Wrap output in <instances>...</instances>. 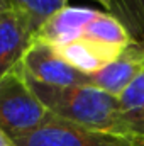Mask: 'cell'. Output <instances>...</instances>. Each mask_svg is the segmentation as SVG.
Masks as SVG:
<instances>
[{
  "label": "cell",
  "mask_w": 144,
  "mask_h": 146,
  "mask_svg": "<svg viewBox=\"0 0 144 146\" xmlns=\"http://www.w3.org/2000/svg\"><path fill=\"white\" fill-rule=\"evenodd\" d=\"M27 82L49 114L90 129L124 136L117 97L95 87H51L29 78Z\"/></svg>",
  "instance_id": "cell-1"
},
{
  "label": "cell",
  "mask_w": 144,
  "mask_h": 146,
  "mask_svg": "<svg viewBox=\"0 0 144 146\" xmlns=\"http://www.w3.org/2000/svg\"><path fill=\"white\" fill-rule=\"evenodd\" d=\"M48 115L20 65L0 76V129L9 139L32 131Z\"/></svg>",
  "instance_id": "cell-2"
},
{
  "label": "cell",
  "mask_w": 144,
  "mask_h": 146,
  "mask_svg": "<svg viewBox=\"0 0 144 146\" xmlns=\"http://www.w3.org/2000/svg\"><path fill=\"white\" fill-rule=\"evenodd\" d=\"M10 141L14 146H139L137 139L90 129L53 114L32 131Z\"/></svg>",
  "instance_id": "cell-3"
},
{
  "label": "cell",
  "mask_w": 144,
  "mask_h": 146,
  "mask_svg": "<svg viewBox=\"0 0 144 146\" xmlns=\"http://www.w3.org/2000/svg\"><path fill=\"white\" fill-rule=\"evenodd\" d=\"M20 66L29 80L51 87H92V76L70 66L53 46L34 41Z\"/></svg>",
  "instance_id": "cell-4"
},
{
  "label": "cell",
  "mask_w": 144,
  "mask_h": 146,
  "mask_svg": "<svg viewBox=\"0 0 144 146\" xmlns=\"http://www.w3.org/2000/svg\"><path fill=\"white\" fill-rule=\"evenodd\" d=\"M34 34L29 21L15 9L0 14V76L20 65L34 42Z\"/></svg>",
  "instance_id": "cell-5"
},
{
  "label": "cell",
  "mask_w": 144,
  "mask_h": 146,
  "mask_svg": "<svg viewBox=\"0 0 144 146\" xmlns=\"http://www.w3.org/2000/svg\"><path fill=\"white\" fill-rule=\"evenodd\" d=\"M98 10L88 7L66 5L49 15L34 34V41L49 44L53 48L68 44L83 36L87 26L95 19Z\"/></svg>",
  "instance_id": "cell-6"
},
{
  "label": "cell",
  "mask_w": 144,
  "mask_h": 146,
  "mask_svg": "<svg viewBox=\"0 0 144 146\" xmlns=\"http://www.w3.org/2000/svg\"><path fill=\"white\" fill-rule=\"evenodd\" d=\"M144 73V49L136 44H129L117 60L102 68L100 72L90 75L92 87L105 92L108 95L119 97L132 82Z\"/></svg>",
  "instance_id": "cell-7"
},
{
  "label": "cell",
  "mask_w": 144,
  "mask_h": 146,
  "mask_svg": "<svg viewBox=\"0 0 144 146\" xmlns=\"http://www.w3.org/2000/svg\"><path fill=\"white\" fill-rule=\"evenodd\" d=\"M54 51L59 54L61 60H65L78 72L93 75L110 65L114 60H117L124 49L81 36L76 41L54 48Z\"/></svg>",
  "instance_id": "cell-8"
},
{
  "label": "cell",
  "mask_w": 144,
  "mask_h": 146,
  "mask_svg": "<svg viewBox=\"0 0 144 146\" xmlns=\"http://www.w3.org/2000/svg\"><path fill=\"white\" fill-rule=\"evenodd\" d=\"M117 102L122 134L144 139V73L117 97Z\"/></svg>",
  "instance_id": "cell-9"
},
{
  "label": "cell",
  "mask_w": 144,
  "mask_h": 146,
  "mask_svg": "<svg viewBox=\"0 0 144 146\" xmlns=\"http://www.w3.org/2000/svg\"><path fill=\"white\" fill-rule=\"evenodd\" d=\"M108 14L124 26L131 42L144 49V0H112Z\"/></svg>",
  "instance_id": "cell-10"
},
{
  "label": "cell",
  "mask_w": 144,
  "mask_h": 146,
  "mask_svg": "<svg viewBox=\"0 0 144 146\" xmlns=\"http://www.w3.org/2000/svg\"><path fill=\"white\" fill-rule=\"evenodd\" d=\"M83 37L104 42V44H110L120 49H126L131 44V37L126 33L124 26L108 12H100L95 15V19L87 26Z\"/></svg>",
  "instance_id": "cell-11"
},
{
  "label": "cell",
  "mask_w": 144,
  "mask_h": 146,
  "mask_svg": "<svg viewBox=\"0 0 144 146\" xmlns=\"http://www.w3.org/2000/svg\"><path fill=\"white\" fill-rule=\"evenodd\" d=\"M10 5L29 21L34 33H37L49 15L68 5V0H10Z\"/></svg>",
  "instance_id": "cell-12"
},
{
  "label": "cell",
  "mask_w": 144,
  "mask_h": 146,
  "mask_svg": "<svg viewBox=\"0 0 144 146\" xmlns=\"http://www.w3.org/2000/svg\"><path fill=\"white\" fill-rule=\"evenodd\" d=\"M0 146H14L12 145V141L9 139V136L0 129Z\"/></svg>",
  "instance_id": "cell-13"
},
{
  "label": "cell",
  "mask_w": 144,
  "mask_h": 146,
  "mask_svg": "<svg viewBox=\"0 0 144 146\" xmlns=\"http://www.w3.org/2000/svg\"><path fill=\"white\" fill-rule=\"evenodd\" d=\"M9 9H12L10 0H0V14L5 12V10H9Z\"/></svg>",
  "instance_id": "cell-14"
},
{
  "label": "cell",
  "mask_w": 144,
  "mask_h": 146,
  "mask_svg": "<svg viewBox=\"0 0 144 146\" xmlns=\"http://www.w3.org/2000/svg\"><path fill=\"white\" fill-rule=\"evenodd\" d=\"M95 2H98V3H102L105 9H107V12L110 10V3H112V0H95Z\"/></svg>",
  "instance_id": "cell-15"
},
{
  "label": "cell",
  "mask_w": 144,
  "mask_h": 146,
  "mask_svg": "<svg viewBox=\"0 0 144 146\" xmlns=\"http://www.w3.org/2000/svg\"><path fill=\"white\" fill-rule=\"evenodd\" d=\"M139 141V146H144V139H137Z\"/></svg>",
  "instance_id": "cell-16"
}]
</instances>
